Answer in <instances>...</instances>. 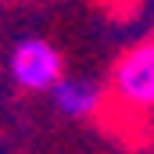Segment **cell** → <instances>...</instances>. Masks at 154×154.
Wrapping results in <instances>:
<instances>
[{"instance_id":"3","label":"cell","mask_w":154,"mask_h":154,"mask_svg":"<svg viewBox=\"0 0 154 154\" xmlns=\"http://www.w3.org/2000/svg\"><path fill=\"white\" fill-rule=\"evenodd\" d=\"M104 100V90L93 79H75V75H61L50 86V104L54 111H61L65 118H90L97 115Z\"/></svg>"},{"instance_id":"2","label":"cell","mask_w":154,"mask_h":154,"mask_svg":"<svg viewBox=\"0 0 154 154\" xmlns=\"http://www.w3.org/2000/svg\"><path fill=\"white\" fill-rule=\"evenodd\" d=\"M111 90L133 111H154V39L125 50L111 68Z\"/></svg>"},{"instance_id":"1","label":"cell","mask_w":154,"mask_h":154,"mask_svg":"<svg viewBox=\"0 0 154 154\" xmlns=\"http://www.w3.org/2000/svg\"><path fill=\"white\" fill-rule=\"evenodd\" d=\"M7 75L29 93H50V86L65 75V57L50 39L22 36L7 54Z\"/></svg>"}]
</instances>
